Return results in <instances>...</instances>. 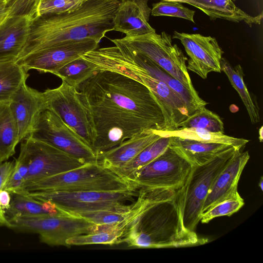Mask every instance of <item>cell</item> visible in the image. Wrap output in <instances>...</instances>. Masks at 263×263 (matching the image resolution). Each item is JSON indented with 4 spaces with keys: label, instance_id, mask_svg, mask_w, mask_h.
Here are the masks:
<instances>
[{
    "label": "cell",
    "instance_id": "f35d334b",
    "mask_svg": "<svg viewBox=\"0 0 263 263\" xmlns=\"http://www.w3.org/2000/svg\"><path fill=\"white\" fill-rule=\"evenodd\" d=\"M15 161H5L0 164V190H3L14 168ZM5 211L0 206V226L9 227Z\"/></svg>",
    "mask_w": 263,
    "mask_h": 263
},
{
    "label": "cell",
    "instance_id": "52a82bcc",
    "mask_svg": "<svg viewBox=\"0 0 263 263\" xmlns=\"http://www.w3.org/2000/svg\"><path fill=\"white\" fill-rule=\"evenodd\" d=\"M39 201H48L69 215L95 211L124 212L132 209L125 204L137 196V190L117 192L42 191L21 194Z\"/></svg>",
    "mask_w": 263,
    "mask_h": 263
},
{
    "label": "cell",
    "instance_id": "836d02e7",
    "mask_svg": "<svg viewBox=\"0 0 263 263\" xmlns=\"http://www.w3.org/2000/svg\"><path fill=\"white\" fill-rule=\"evenodd\" d=\"M132 213L128 211H95L79 213L71 215L78 216L97 225L110 224L120 223L127 219Z\"/></svg>",
    "mask_w": 263,
    "mask_h": 263
},
{
    "label": "cell",
    "instance_id": "cb8c5ba5",
    "mask_svg": "<svg viewBox=\"0 0 263 263\" xmlns=\"http://www.w3.org/2000/svg\"><path fill=\"white\" fill-rule=\"evenodd\" d=\"M9 208L5 211L7 219L18 217L58 216L66 214L48 201H39L25 195L12 194Z\"/></svg>",
    "mask_w": 263,
    "mask_h": 263
},
{
    "label": "cell",
    "instance_id": "7402d4cb",
    "mask_svg": "<svg viewBox=\"0 0 263 263\" xmlns=\"http://www.w3.org/2000/svg\"><path fill=\"white\" fill-rule=\"evenodd\" d=\"M129 49L135 59L142 67L153 77L164 82L183 99L186 105L190 115L196 110L205 107L208 104L205 101L199 97L198 92H192L151 60Z\"/></svg>",
    "mask_w": 263,
    "mask_h": 263
},
{
    "label": "cell",
    "instance_id": "ac0fdd59",
    "mask_svg": "<svg viewBox=\"0 0 263 263\" xmlns=\"http://www.w3.org/2000/svg\"><path fill=\"white\" fill-rule=\"evenodd\" d=\"M148 0H121L114 18L113 30L126 36L156 32L148 23L151 9Z\"/></svg>",
    "mask_w": 263,
    "mask_h": 263
},
{
    "label": "cell",
    "instance_id": "ba28073f",
    "mask_svg": "<svg viewBox=\"0 0 263 263\" xmlns=\"http://www.w3.org/2000/svg\"><path fill=\"white\" fill-rule=\"evenodd\" d=\"M119 40L129 48L148 58L168 74L181 82L192 92L197 91L191 81L186 62L187 58L171 36L165 31L136 36H126Z\"/></svg>",
    "mask_w": 263,
    "mask_h": 263
},
{
    "label": "cell",
    "instance_id": "ee69618b",
    "mask_svg": "<svg viewBox=\"0 0 263 263\" xmlns=\"http://www.w3.org/2000/svg\"><path fill=\"white\" fill-rule=\"evenodd\" d=\"M3 3H6V0H0V4Z\"/></svg>",
    "mask_w": 263,
    "mask_h": 263
},
{
    "label": "cell",
    "instance_id": "8fae6325",
    "mask_svg": "<svg viewBox=\"0 0 263 263\" xmlns=\"http://www.w3.org/2000/svg\"><path fill=\"white\" fill-rule=\"evenodd\" d=\"M192 165L169 146L152 162L141 168L127 180L140 188L178 190L185 184Z\"/></svg>",
    "mask_w": 263,
    "mask_h": 263
},
{
    "label": "cell",
    "instance_id": "ffe728a7",
    "mask_svg": "<svg viewBox=\"0 0 263 263\" xmlns=\"http://www.w3.org/2000/svg\"><path fill=\"white\" fill-rule=\"evenodd\" d=\"M155 130H144L119 145L98 154L97 162L111 170L124 166L145 148L161 137Z\"/></svg>",
    "mask_w": 263,
    "mask_h": 263
},
{
    "label": "cell",
    "instance_id": "d6986e66",
    "mask_svg": "<svg viewBox=\"0 0 263 263\" xmlns=\"http://www.w3.org/2000/svg\"><path fill=\"white\" fill-rule=\"evenodd\" d=\"M33 20L23 16H8L0 24V62L15 61L28 39Z\"/></svg>",
    "mask_w": 263,
    "mask_h": 263
},
{
    "label": "cell",
    "instance_id": "3957f363",
    "mask_svg": "<svg viewBox=\"0 0 263 263\" xmlns=\"http://www.w3.org/2000/svg\"><path fill=\"white\" fill-rule=\"evenodd\" d=\"M120 2L86 0L74 10L34 20L27 43L16 60L68 42L89 37L100 42L107 32L113 31Z\"/></svg>",
    "mask_w": 263,
    "mask_h": 263
},
{
    "label": "cell",
    "instance_id": "8d00e7d4",
    "mask_svg": "<svg viewBox=\"0 0 263 263\" xmlns=\"http://www.w3.org/2000/svg\"><path fill=\"white\" fill-rule=\"evenodd\" d=\"M28 172V163L24 153L20 150L18 158L15 160L14 170L3 190L10 194L16 191L23 184Z\"/></svg>",
    "mask_w": 263,
    "mask_h": 263
},
{
    "label": "cell",
    "instance_id": "44dd1931",
    "mask_svg": "<svg viewBox=\"0 0 263 263\" xmlns=\"http://www.w3.org/2000/svg\"><path fill=\"white\" fill-rule=\"evenodd\" d=\"M186 3L199 9L207 15L210 20L217 18L235 23L243 22L252 27L259 25L262 18V13L255 16L250 15L234 4L236 0H168Z\"/></svg>",
    "mask_w": 263,
    "mask_h": 263
},
{
    "label": "cell",
    "instance_id": "60d3db41",
    "mask_svg": "<svg viewBox=\"0 0 263 263\" xmlns=\"http://www.w3.org/2000/svg\"><path fill=\"white\" fill-rule=\"evenodd\" d=\"M9 9L6 3L0 4V24H2L9 16Z\"/></svg>",
    "mask_w": 263,
    "mask_h": 263
},
{
    "label": "cell",
    "instance_id": "6da1fadb",
    "mask_svg": "<svg viewBox=\"0 0 263 263\" xmlns=\"http://www.w3.org/2000/svg\"><path fill=\"white\" fill-rule=\"evenodd\" d=\"M78 90L92 117L97 155L144 130H164L162 109L153 93L128 76L97 70Z\"/></svg>",
    "mask_w": 263,
    "mask_h": 263
},
{
    "label": "cell",
    "instance_id": "74e56055",
    "mask_svg": "<svg viewBox=\"0 0 263 263\" xmlns=\"http://www.w3.org/2000/svg\"><path fill=\"white\" fill-rule=\"evenodd\" d=\"M40 0H6L9 16H23L36 18V10Z\"/></svg>",
    "mask_w": 263,
    "mask_h": 263
},
{
    "label": "cell",
    "instance_id": "e575fe53",
    "mask_svg": "<svg viewBox=\"0 0 263 263\" xmlns=\"http://www.w3.org/2000/svg\"><path fill=\"white\" fill-rule=\"evenodd\" d=\"M86 0H40L36 18L45 15L60 14L79 7Z\"/></svg>",
    "mask_w": 263,
    "mask_h": 263
},
{
    "label": "cell",
    "instance_id": "4dcf8cb0",
    "mask_svg": "<svg viewBox=\"0 0 263 263\" xmlns=\"http://www.w3.org/2000/svg\"><path fill=\"white\" fill-rule=\"evenodd\" d=\"M96 66L81 57L63 66L53 74L79 90L82 83L97 70Z\"/></svg>",
    "mask_w": 263,
    "mask_h": 263
},
{
    "label": "cell",
    "instance_id": "d6a6232c",
    "mask_svg": "<svg viewBox=\"0 0 263 263\" xmlns=\"http://www.w3.org/2000/svg\"><path fill=\"white\" fill-rule=\"evenodd\" d=\"M151 14L154 16H171L185 19L195 23V11L175 1L161 0L152 5Z\"/></svg>",
    "mask_w": 263,
    "mask_h": 263
},
{
    "label": "cell",
    "instance_id": "603a6c76",
    "mask_svg": "<svg viewBox=\"0 0 263 263\" xmlns=\"http://www.w3.org/2000/svg\"><path fill=\"white\" fill-rule=\"evenodd\" d=\"M168 146L187 160L192 166L201 165L210 161L232 146L204 143L177 137H170Z\"/></svg>",
    "mask_w": 263,
    "mask_h": 263
},
{
    "label": "cell",
    "instance_id": "5bb4252c",
    "mask_svg": "<svg viewBox=\"0 0 263 263\" xmlns=\"http://www.w3.org/2000/svg\"><path fill=\"white\" fill-rule=\"evenodd\" d=\"M99 42L92 38L68 42L59 46L26 55L16 61L26 71L35 69L54 74L68 63L97 49Z\"/></svg>",
    "mask_w": 263,
    "mask_h": 263
},
{
    "label": "cell",
    "instance_id": "277c9868",
    "mask_svg": "<svg viewBox=\"0 0 263 263\" xmlns=\"http://www.w3.org/2000/svg\"><path fill=\"white\" fill-rule=\"evenodd\" d=\"M111 42L114 46L100 51L97 65L100 70H110L128 76L145 85L161 106L164 118V130L179 127L190 114L183 99L164 82L154 78L135 59L129 48L119 39Z\"/></svg>",
    "mask_w": 263,
    "mask_h": 263
},
{
    "label": "cell",
    "instance_id": "f546056e",
    "mask_svg": "<svg viewBox=\"0 0 263 263\" xmlns=\"http://www.w3.org/2000/svg\"><path fill=\"white\" fill-rule=\"evenodd\" d=\"M170 139V137H161L145 148L124 166L112 171L120 176L127 179L136 171L162 154L168 147Z\"/></svg>",
    "mask_w": 263,
    "mask_h": 263
},
{
    "label": "cell",
    "instance_id": "d4e9b609",
    "mask_svg": "<svg viewBox=\"0 0 263 263\" xmlns=\"http://www.w3.org/2000/svg\"><path fill=\"white\" fill-rule=\"evenodd\" d=\"M128 219L117 223L96 225L94 233L76 236L66 241L68 247L93 244L110 246L122 243L128 225Z\"/></svg>",
    "mask_w": 263,
    "mask_h": 263
},
{
    "label": "cell",
    "instance_id": "8992f818",
    "mask_svg": "<svg viewBox=\"0 0 263 263\" xmlns=\"http://www.w3.org/2000/svg\"><path fill=\"white\" fill-rule=\"evenodd\" d=\"M238 149L232 147L202 165L192 166L185 184L180 189L183 223L188 230L195 232L208 193Z\"/></svg>",
    "mask_w": 263,
    "mask_h": 263
},
{
    "label": "cell",
    "instance_id": "7bdbcfd3",
    "mask_svg": "<svg viewBox=\"0 0 263 263\" xmlns=\"http://www.w3.org/2000/svg\"><path fill=\"white\" fill-rule=\"evenodd\" d=\"M262 127H261L259 130V135H260V138H259L260 139V141H261L262 140Z\"/></svg>",
    "mask_w": 263,
    "mask_h": 263
},
{
    "label": "cell",
    "instance_id": "ab89813d",
    "mask_svg": "<svg viewBox=\"0 0 263 263\" xmlns=\"http://www.w3.org/2000/svg\"><path fill=\"white\" fill-rule=\"evenodd\" d=\"M10 193L4 190H0V206L5 211L7 210L10 205Z\"/></svg>",
    "mask_w": 263,
    "mask_h": 263
},
{
    "label": "cell",
    "instance_id": "b9f144b4",
    "mask_svg": "<svg viewBox=\"0 0 263 263\" xmlns=\"http://www.w3.org/2000/svg\"><path fill=\"white\" fill-rule=\"evenodd\" d=\"M258 185H259V187H260L261 190L262 191V189H263V188H262V186H263L262 177L261 178V179L260 180V182L258 183Z\"/></svg>",
    "mask_w": 263,
    "mask_h": 263
},
{
    "label": "cell",
    "instance_id": "7c38bea8",
    "mask_svg": "<svg viewBox=\"0 0 263 263\" xmlns=\"http://www.w3.org/2000/svg\"><path fill=\"white\" fill-rule=\"evenodd\" d=\"M29 137L49 144L85 163L97 162L93 149L49 109L41 113Z\"/></svg>",
    "mask_w": 263,
    "mask_h": 263
},
{
    "label": "cell",
    "instance_id": "1f68e13d",
    "mask_svg": "<svg viewBox=\"0 0 263 263\" xmlns=\"http://www.w3.org/2000/svg\"><path fill=\"white\" fill-rule=\"evenodd\" d=\"M180 127L198 128L211 132L224 133V124L220 117L205 107L190 115L179 124Z\"/></svg>",
    "mask_w": 263,
    "mask_h": 263
},
{
    "label": "cell",
    "instance_id": "5b68a950",
    "mask_svg": "<svg viewBox=\"0 0 263 263\" xmlns=\"http://www.w3.org/2000/svg\"><path fill=\"white\" fill-rule=\"evenodd\" d=\"M137 190L130 182L98 162L23 184L12 194L42 191L117 192Z\"/></svg>",
    "mask_w": 263,
    "mask_h": 263
},
{
    "label": "cell",
    "instance_id": "30bf717a",
    "mask_svg": "<svg viewBox=\"0 0 263 263\" xmlns=\"http://www.w3.org/2000/svg\"><path fill=\"white\" fill-rule=\"evenodd\" d=\"M9 228L39 234L41 242L50 246L68 247L66 241L90 233L93 223L68 214L58 216L18 217L8 219Z\"/></svg>",
    "mask_w": 263,
    "mask_h": 263
},
{
    "label": "cell",
    "instance_id": "f1b7e54d",
    "mask_svg": "<svg viewBox=\"0 0 263 263\" xmlns=\"http://www.w3.org/2000/svg\"><path fill=\"white\" fill-rule=\"evenodd\" d=\"M28 76V72L15 61L0 62V102H9Z\"/></svg>",
    "mask_w": 263,
    "mask_h": 263
},
{
    "label": "cell",
    "instance_id": "484cf974",
    "mask_svg": "<svg viewBox=\"0 0 263 263\" xmlns=\"http://www.w3.org/2000/svg\"><path fill=\"white\" fill-rule=\"evenodd\" d=\"M155 131L161 137H177L204 143H221L232 146L239 149L249 141L243 138L231 137L222 133L211 132L198 128L180 127L172 130Z\"/></svg>",
    "mask_w": 263,
    "mask_h": 263
},
{
    "label": "cell",
    "instance_id": "e0dca14e",
    "mask_svg": "<svg viewBox=\"0 0 263 263\" xmlns=\"http://www.w3.org/2000/svg\"><path fill=\"white\" fill-rule=\"evenodd\" d=\"M250 159L248 151L238 149L219 173L205 199L202 214L216 204L240 195L237 186L242 171Z\"/></svg>",
    "mask_w": 263,
    "mask_h": 263
},
{
    "label": "cell",
    "instance_id": "2e32d148",
    "mask_svg": "<svg viewBox=\"0 0 263 263\" xmlns=\"http://www.w3.org/2000/svg\"><path fill=\"white\" fill-rule=\"evenodd\" d=\"M10 107L16 123L20 142L33 130L41 113L47 109L42 92L24 82L9 101Z\"/></svg>",
    "mask_w": 263,
    "mask_h": 263
},
{
    "label": "cell",
    "instance_id": "4316f807",
    "mask_svg": "<svg viewBox=\"0 0 263 263\" xmlns=\"http://www.w3.org/2000/svg\"><path fill=\"white\" fill-rule=\"evenodd\" d=\"M20 142L17 126L9 102H0V164L15 154Z\"/></svg>",
    "mask_w": 263,
    "mask_h": 263
},
{
    "label": "cell",
    "instance_id": "9a60e30c",
    "mask_svg": "<svg viewBox=\"0 0 263 263\" xmlns=\"http://www.w3.org/2000/svg\"><path fill=\"white\" fill-rule=\"evenodd\" d=\"M173 39L179 40L190 57L187 69L205 79L211 72H221L223 52L216 39L199 33L174 31Z\"/></svg>",
    "mask_w": 263,
    "mask_h": 263
},
{
    "label": "cell",
    "instance_id": "9c48e42d",
    "mask_svg": "<svg viewBox=\"0 0 263 263\" xmlns=\"http://www.w3.org/2000/svg\"><path fill=\"white\" fill-rule=\"evenodd\" d=\"M43 94L47 109L55 112L91 148L96 131L91 114L83 101L80 92L62 81L53 89H47Z\"/></svg>",
    "mask_w": 263,
    "mask_h": 263
},
{
    "label": "cell",
    "instance_id": "83f0119b",
    "mask_svg": "<svg viewBox=\"0 0 263 263\" xmlns=\"http://www.w3.org/2000/svg\"><path fill=\"white\" fill-rule=\"evenodd\" d=\"M221 70L228 77L233 87L239 94L247 109L251 123L253 124L260 121L259 108L252 98L245 83L243 69L238 64L233 67L224 58L221 60Z\"/></svg>",
    "mask_w": 263,
    "mask_h": 263
},
{
    "label": "cell",
    "instance_id": "7a4b0ae2",
    "mask_svg": "<svg viewBox=\"0 0 263 263\" xmlns=\"http://www.w3.org/2000/svg\"><path fill=\"white\" fill-rule=\"evenodd\" d=\"M122 243L137 248H181L208 242L184 226L180 189L140 188Z\"/></svg>",
    "mask_w": 263,
    "mask_h": 263
},
{
    "label": "cell",
    "instance_id": "f6af8a7d",
    "mask_svg": "<svg viewBox=\"0 0 263 263\" xmlns=\"http://www.w3.org/2000/svg\"><path fill=\"white\" fill-rule=\"evenodd\" d=\"M148 1H149V0H148Z\"/></svg>",
    "mask_w": 263,
    "mask_h": 263
},
{
    "label": "cell",
    "instance_id": "4fadbf2b",
    "mask_svg": "<svg viewBox=\"0 0 263 263\" xmlns=\"http://www.w3.org/2000/svg\"><path fill=\"white\" fill-rule=\"evenodd\" d=\"M22 141L20 150L24 153L28 163V172L23 184L57 175L86 164L49 144L30 137Z\"/></svg>",
    "mask_w": 263,
    "mask_h": 263
},
{
    "label": "cell",
    "instance_id": "d590c367",
    "mask_svg": "<svg viewBox=\"0 0 263 263\" xmlns=\"http://www.w3.org/2000/svg\"><path fill=\"white\" fill-rule=\"evenodd\" d=\"M244 205V200L239 195L222 201L209 210L201 214L200 221L202 223H208L212 219L220 216H230L237 212Z\"/></svg>",
    "mask_w": 263,
    "mask_h": 263
}]
</instances>
